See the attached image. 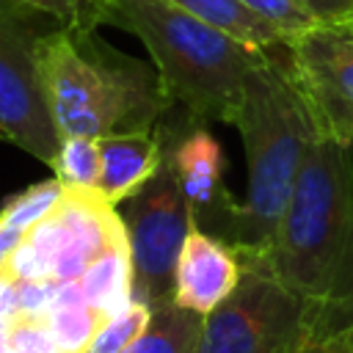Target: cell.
<instances>
[{"mask_svg": "<svg viewBox=\"0 0 353 353\" xmlns=\"http://www.w3.org/2000/svg\"><path fill=\"white\" fill-rule=\"evenodd\" d=\"M0 353H11V345H8V328H6V323H0Z\"/></svg>", "mask_w": 353, "mask_h": 353, "instance_id": "obj_28", "label": "cell"}, {"mask_svg": "<svg viewBox=\"0 0 353 353\" xmlns=\"http://www.w3.org/2000/svg\"><path fill=\"white\" fill-rule=\"evenodd\" d=\"M339 342H342V339H339ZM342 353H353V347H347V345L342 342Z\"/></svg>", "mask_w": 353, "mask_h": 353, "instance_id": "obj_30", "label": "cell"}, {"mask_svg": "<svg viewBox=\"0 0 353 353\" xmlns=\"http://www.w3.org/2000/svg\"><path fill=\"white\" fill-rule=\"evenodd\" d=\"M119 218L132 256V301L146 303L149 309L174 301L176 262L193 229V212L165 135L157 171L121 201Z\"/></svg>", "mask_w": 353, "mask_h": 353, "instance_id": "obj_6", "label": "cell"}, {"mask_svg": "<svg viewBox=\"0 0 353 353\" xmlns=\"http://www.w3.org/2000/svg\"><path fill=\"white\" fill-rule=\"evenodd\" d=\"M99 146H102V171H99L97 193L113 207L130 199L157 171L163 160L160 124L154 130L102 138Z\"/></svg>", "mask_w": 353, "mask_h": 353, "instance_id": "obj_12", "label": "cell"}, {"mask_svg": "<svg viewBox=\"0 0 353 353\" xmlns=\"http://www.w3.org/2000/svg\"><path fill=\"white\" fill-rule=\"evenodd\" d=\"M339 339H342L347 347H353V331H347V334H345V336H339Z\"/></svg>", "mask_w": 353, "mask_h": 353, "instance_id": "obj_29", "label": "cell"}, {"mask_svg": "<svg viewBox=\"0 0 353 353\" xmlns=\"http://www.w3.org/2000/svg\"><path fill=\"white\" fill-rule=\"evenodd\" d=\"M97 28L52 30L39 50L41 88L61 138L154 130L174 108L154 63L105 44Z\"/></svg>", "mask_w": 353, "mask_h": 353, "instance_id": "obj_2", "label": "cell"}, {"mask_svg": "<svg viewBox=\"0 0 353 353\" xmlns=\"http://www.w3.org/2000/svg\"><path fill=\"white\" fill-rule=\"evenodd\" d=\"M243 276L201 328L196 353H298L314 336L306 303L273 273L265 256L240 254Z\"/></svg>", "mask_w": 353, "mask_h": 353, "instance_id": "obj_5", "label": "cell"}, {"mask_svg": "<svg viewBox=\"0 0 353 353\" xmlns=\"http://www.w3.org/2000/svg\"><path fill=\"white\" fill-rule=\"evenodd\" d=\"M240 276V254L226 240L193 226L176 262L174 301L207 317L218 303H223L234 292Z\"/></svg>", "mask_w": 353, "mask_h": 353, "instance_id": "obj_11", "label": "cell"}, {"mask_svg": "<svg viewBox=\"0 0 353 353\" xmlns=\"http://www.w3.org/2000/svg\"><path fill=\"white\" fill-rule=\"evenodd\" d=\"M6 328H8L11 353H58V345L47 325V317L19 314L11 323H6Z\"/></svg>", "mask_w": 353, "mask_h": 353, "instance_id": "obj_22", "label": "cell"}, {"mask_svg": "<svg viewBox=\"0 0 353 353\" xmlns=\"http://www.w3.org/2000/svg\"><path fill=\"white\" fill-rule=\"evenodd\" d=\"M0 141H8V135L3 132V127H0Z\"/></svg>", "mask_w": 353, "mask_h": 353, "instance_id": "obj_31", "label": "cell"}, {"mask_svg": "<svg viewBox=\"0 0 353 353\" xmlns=\"http://www.w3.org/2000/svg\"><path fill=\"white\" fill-rule=\"evenodd\" d=\"M14 317H19V292H17V281L0 276V323H11Z\"/></svg>", "mask_w": 353, "mask_h": 353, "instance_id": "obj_25", "label": "cell"}, {"mask_svg": "<svg viewBox=\"0 0 353 353\" xmlns=\"http://www.w3.org/2000/svg\"><path fill=\"white\" fill-rule=\"evenodd\" d=\"M290 69L323 132L353 138V17L317 22L287 41ZM353 143V141H350Z\"/></svg>", "mask_w": 353, "mask_h": 353, "instance_id": "obj_8", "label": "cell"}, {"mask_svg": "<svg viewBox=\"0 0 353 353\" xmlns=\"http://www.w3.org/2000/svg\"><path fill=\"white\" fill-rule=\"evenodd\" d=\"M204 314L179 306L176 301L152 309L143 334L124 353H196Z\"/></svg>", "mask_w": 353, "mask_h": 353, "instance_id": "obj_15", "label": "cell"}, {"mask_svg": "<svg viewBox=\"0 0 353 353\" xmlns=\"http://www.w3.org/2000/svg\"><path fill=\"white\" fill-rule=\"evenodd\" d=\"M22 237H25V232H19V229H8V226H0V276H3V270H6V262H8L11 251L22 243Z\"/></svg>", "mask_w": 353, "mask_h": 353, "instance_id": "obj_26", "label": "cell"}, {"mask_svg": "<svg viewBox=\"0 0 353 353\" xmlns=\"http://www.w3.org/2000/svg\"><path fill=\"white\" fill-rule=\"evenodd\" d=\"M102 25L135 33L171 105L199 121L234 124L251 69L270 52L207 25L168 0H105Z\"/></svg>", "mask_w": 353, "mask_h": 353, "instance_id": "obj_4", "label": "cell"}, {"mask_svg": "<svg viewBox=\"0 0 353 353\" xmlns=\"http://www.w3.org/2000/svg\"><path fill=\"white\" fill-rule=\"evenodd\" d=\"M245 8H251L254 14H259L262 19H268V22H273L276 28H281L290 39L295 36V33H303V30H309L312 25H317L320 19L309 11V8H303L298 0H240Z\"/></svg>", "mask_w": 353, "mask_h": 353, "instance_id": "obj_20", "label": "cell"}, {"mask_svg": "<svg viewBox=\"0 0 353 353\" xmlns=\"http://www.w3.org/2000/svg\"><path fill=\"white\" fill-rule=\"evenodd\" d=\"M52 171L66 190H97L102 171V146L97 138H61Z\"/></svg>", "mask_w": 353, "mask_h": 353, "instance_id": "obj_16", "label": "cell"}, {"mask_svg": "<svg viewBox=\"0 0 353 353\" xmlns=\"http://www.w3.org/2000/svg\"><path fill=\"white\" fill-rule=\"evenodd\" d=\"M149 317H152V309H149L146 303L132 301L124 312L110 314V317L99 325V331H97V336H94L88 353H124V350L143 334Z\"/></svg>", "mask_w": 353, "mask_h": 353, "instance_id": "obj_19", "label": "cell"}, {"mask_svg": "<svg viewBox=\"0 0 353 353\" xmlns=\"http://www.w3.org/2000/svg\"><path fill=\"white\" fill-rule=\"evenodd\" d=\"M61 25L44 11L0 0V127L8 143L47 165L58 154L61 135L44 99L39 50Z\"/></svg>", "mask_w": 353, "mask_h": 353, "instance_id": "obj_7", "label": "cell"}, {"mask_svg": "<svg viewBox=\"0 0 353 353\" xmlns=\"http://www.w3.org/2000/svg\"><path fill=\"white\" fill-rule=\"evenodd\" d=\"M245 146L248 193L240 201L232 248L268 256L320 124L290 61L265 55L248 74L234 119Z\"/></svg>", "mask_w": 353, "mask_h": 353, "instance_id": "obj_3", "label": "cell"}, {"mask_svg": "<svg viewBox=\"0 0 353 353\" xmlns=\"http://www.w3.org/2000/svg\"><path fill=\"white\" fill-rule=\"evenodd\" d=\"M55 218L61 232V248L52 268L55 284L80 279L108 245L124 237L119 210L97 190H66L55 207Z\"/></svg>", "mask_w": 353, "mask_h": 353, "instance_id": "obj_10", "label": "cell"}, {"mask_svg": "<svg viewBox=\"0 0 353 353\" xmlns=\"http://www.w3.org/2000/svg\"><path fill=\"white\" fill-rule=\"evenodd\" d=\"M168 3L204 19L207 25L221 28V30L232 33L234 39L254 44V47H262V50L287 47V41H290V36L281 28L262 19L259 14L245 8L240 0H168Z\"/></svg>", "mask_w": 353, "mask_h": 353, "instance_id": "obj_14", "label": "cell"}, {"mask_svg": "<svg viewBox=\"0 0 353 353\" xmlns=\"http://www.w3.org/2000/svg\"><path fill=\"white\" fill-rule=\"evenodd\" d=\"M55 17L69 28H97L102 25V6L105 0H14Z\"/></svg>", "mask_w": 353, "mask_h": 353, "instance_id": "obj_21", "label": "cell"}, {"mask_svg": "<svg viewBox=\"0 0 353 353\" xmlns=\"http://www.w3.org/2000/svg\"><path fill=\"white\" fill-rule=\"evenodd\" d=\"M19 292V314L28 317H47L55 303V281L39 279V281H17Z\"/></svg>", "mask_w": 353, "mask_h": 353, "instance_id": "obj_23", "label": "cell"}, {"mask_svg": "<svg viewBox=\"0 0 353 353\" xmlns=\"http://www.w3.org/2000/svg\"><path fill=\"white\" fill-rule=\"evenodd\" d=\"M350 141H353V138H350Z\"/></svg>", "mask_w": 353, "mask_h": 353, "instance_id": "obj_32", "label": "cell"}, {"mask_svg": "<svg viewBox=\"0 0 353 353\" xmlns=\"http://www.w3.org/2000/svg\"><path fill=\"white\" fill-rule=\"evenodd\" d=\"M298 353H342L339 339H309Z\"/></svg>", "mask_w": 353, "mask_h": 353, "instance_id": "obj_27", "label": "cell"}, {"mask_svg": "<svg viewBox=\"0 0 353 353\" xmlns=\"http://www.w3.org/2000/svg\"><path fill=\"white\" fill-rule=\"evenodd\" d=\"M80 287L83 298L105 317L119 314L132 303V256L127 232L83 270Z\"/></svg>", "mask_w": 353, "mask_h": 353, "instance_id": "obj_13", "label": "cell"}, {"mask_svg": "<svg viewBox=\"0 0 353 353\" xmlns=\"http://www.w3.org/2000/svg\"><path fill=\"white\" fill-rule=\"evenodd\" d=\"M160 127L174 152L179 182L193 212V226L232 245L240 201L229 193L223 182L226 157L218 138L204 127V121L193 119L176 105L163 116Z\"/></svg>", "mask_w": 353, "mask_h": 353, "instance_id": "obj_9", "label": "cell"}, {"mask_svg": "<svg viewBox=\"0 0 353 353\" xmlns=\"http://www.w3.org/2000/svg\"><path fill=\"white\" fill-rule=\"evenodd\" d=\"M63 193H66V188L61 185L58 176L25 188L22 193L6 199V204L0 207V226L28 232L33 223H39L41 218H47L58 207V201L63 199Z\"/></svg>", "mask_w": 353, "mask_h": 353, "instance_id": "obj_18", "label": "cell"}, {"mask_svg": "<svg viewBox=\"0 0 353 353\" xmlns=\"http://www.w3.org/2000/svg\"><path fill=\"white\" fill-rule=\"evenodd\" d=\"M105 320L108 317L99 309H94L88 301L52 306L47 314V325L55 336L58 353H88V347Z\"/></svg>", "mask_w": 353, "mask_h": 353, "instance_id": "obj_17", "label": "cell"}, {"mask_svg": "<svg viewBox=\"0 0 353 353\" xmlns=\"http://www.w3.org/2000/svg\"><path fill=\"white\" fill-rule=\"evenodd\" d=\"M306 303L314 336L353 331V143L314 138L265 256Z\"/></svg>", "mask_w": 353, "mask_h": 353, "instance_id": "obj_1", "label": "cell"}, {"mask_svg": "<svg viewBox=\"0 0 353 353\" xmlns=\"http://www.w3.org/2000/svg\"><path fill=\"white\" fill-rule=\"evenodd\" d=\"M298 3L303 8H309L320 22L353 17V0H298Z\"/></svg>", "mask_w": 353, "mask_h": 353, "instance_id": "obj_24", "label": "cell"}]
</instances>
